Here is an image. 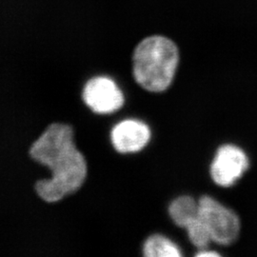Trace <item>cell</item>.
<instances>
[{
  "label": "cell",
  "instance_id": "9",
  "mask_svg": "<svg viewBox=\"0 0 257 257\" xmlns=\"http://www.w3.org/2000/svg\"><path fill=\"white\" fill-rule=\"evenodd\" d=\"M185 230L187 231L190 242L197 248V250L208 248L211 242H212L211 235L200 216L192 222Z\"/></svg>",
  "mask_w": 257,
  "mask_h": 257
},
{
  "label": "cell",
  "instance_id": "1",
  "mask_svg": "<svg viewBox=\"0 0 257 257\" xmlns=\"http://www.w3.org/2000/svg\"><path fill=\"white\" fill-rule=\"evenodd\" d=\"M73 138V128L69 125L54 123L30 149L33 159L52 172L51 178L36 184L37 194L46 202H57L75 193L86 179L87 163Z\"/></svg>",
  "mask_w": 257,
  "mask_h": 257
},
{
  "label": "cell",
  "instance_id": "3",
  "mask_svg": "<svg viewBox=\"0 0 257 257\" xmlns=\"http://www.w3.org/2000/svg\"><path fill=\"white\" fill-rule=\"evenodd\" d=\"M199 216L211 235L212 242L230 246L238 239L241 222L236 212L210 195L198 200Z\"/></svg>",
  "mask_w": 257,
  "mask_h": 257
},
{
  "label": "cell",
  "instance_id": "8",
  "mask_svg": "<svg viewBox=\"0 0 257 257\" xmlns=\"http://www.w3.org/2000/svg\"><path fill=\"white\" fill-rule=\"evenodd\" d=\"M143 254L146 257H181V248L173 240L162 234H153L143 245Z\"/></svg>",
  "mask_w": 257,
  "mask_h": 257
},
{
  "label": "cell",
  "instance_id": "5",
  "mask_svg": "<svg viewBox=\"0 0 257 257\" xmlns=\"http://www.w3.org/2000/svg\"><path fill=\"white\" fill-rule=\"evenodd\" d=\"M86 105L96 113H111L124 104V94L109 77L98 76L89 80L83 91Z\"/></svg>",
  "mask_w": 257,
  "mask_h": 257
},
{
  "label": "cell",
  "instance_id": "10",
  "mask_svg": "<svg viewBox=\"0 0 257 257\" xmlns=\"http://www.w3.org/2000/svg\"><path fill=\"white\" fill-rule=\"evenodd\" d=\"M197 257H208V256H220V253L212 250V249H209V248H203V249H199L196 253Z\"/></svg>",
  "mask_w": 257,
  "mask_h": 257
},
{
  "label": "cell",
  "instance_id": "7",
  "mask_svg": "<svg viewBox=\"0 0 257 257\" xmlns=\"http://www.w3.org/2000/svg\"><path fill=\"white\" fill-rule=\"evenodd\" d=\"M168 211L176 226L186 229L199 217V205L192 196L181 195L170 203Z\"/></svg>",
  "mask_w": 257,
  "mask_h": 257
},
{
  "label": "cell",
  "instance_id": "4",
  "mask_svg": "<svg viewBox=\"0 0 257 257\" xmlns=\"http://www.w3.org/2000/svg\"><path fill=\"white\" fill-rule=\"evenodd\" d=\"M249 159L241 148L234 144L221 145L210 166L211 180L222 188H230L245 175Z\"/></svg>",
  "mask_w": 257,
  "mask_h": 257
},
{
  "label": "cell",
  "instance_id": "6",
  "mask_svg": "<svg viewBox=\"0 0 257 257\" xmlns=\"http://www.w3.org/2000/svg\"><path fill=\"white\" fill-rule=\"evenodd\" d=\"M152 133L146 123L136 119L119 122L110 133L111 143L121 154L138 153L146 147Z\"/></svg>",
  "mask_w": 257,
  "mask_h": 257
},
{
  "label": "cell",
  "instance_id": "2",
  "mask_svg": "<svg viewBox=\"0 0 257 257\" xmlns=\"http://www.w3.org/2000/svg\"><path fill=\"white\" fill-rule=\"evenodd\" d=\"M179 64V51L168 37L144 38L133 55V73L136 81L151 92H165L175 79Z\"/></svg>",
  "mask_w": 257,
  "mask_h": 257
}]
</instances>
